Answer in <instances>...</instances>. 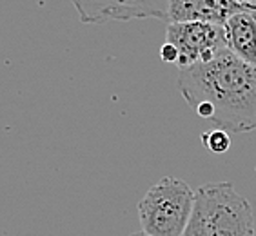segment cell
<instances>
[{"instance_id": "cell-1", "label": "cell", "mask_w": 256, "mask_h": 236, "mask_svg": "<svg viewBox=\"0 0 256 236\" xmlns=\"http://www.w3.org/2000/svg\"><path fill=\"white\" fill-rule=\"evenodd\" d=\"M178 88L189 108L218 129H256V68L227 48L209 62L180 69Z\"/></svg>"}, {"instance_id": "cell-2", "label": "cell", "mask_w": 256, "mask_h": 236, "mask_svg": "<svg viewBox=\"0 0 256 236\" xmlns=\"http://www.w3.org/2000/svg\"><path fill=\"white\" fill-rule=\"evenodd\" d=\"M182 236H256L251 204L229 182L204 184Z\"/></svg>"}, {"instance_id": "cell-3", "label": "cell", "mask_w": 256, "mask_h": 236, "mask_svg": "<svg viewBox=\"0 0 256 236\" xmlns=\"http://www.w3.org/2000/svg\"><path fill=\"white\" fill-rule=\"evenodd\" d=\"M194 191L188 182L164 176L138 202L142 232L149 236H182L189 224Z\"/></svg>"}, {"instance_id": "cell-4", "label": "cell", "mask_w": 256, "mask_h": 236, "mask_svg": "<svg viewBox=\"0 0 256 236\" xmlns=\"http://www.w3.org/2000/svg\"><path fill=\"white\" fill-rule=\"evenodd\" d=\"M166 40L178 51L180 69L209 62L227 48L224 26L204 22H172L168 26Z\"/></svg>"}, {"instance_id": "cell-5", "label": "cell", "mask_w": 256, "mask_h": 236, "mask_svg": "<svg viewBox=\"0 0 256 236\" xmlns=\"http://www.w3.org/2000/svg\"><path fill=\"white\" fill-rule=\"evenodd\" d=\"M84 24L109 20L168 18L169 0H69Z\"/></svg>"}, {"instance_id": "cell-6", "label": "cell", "mask_w": 256, "mask_h": 236, "mask_svg": "<svg viewBox=\"0 0 256 236\" xmlns=\"http://www.w3.org/2000/svg\"><path fill=\"white\" fill-rule=\"evenodd\" d=\"M251 11L234 0H169L168 22H204L224 26L231 16Z\"/></svg>"}, {"instance_id": "cell-7", "label": "cell", "mask_w": 256, "mask_h": 236, "mask_svg": "<svg viewBox=\"0 0 256 236\" xmlns=\"http://www.w3.org/2000/svg\"><path fill=\"white\" fill-rule=\"evenodd\" d=\"M227 50L256 68V11L231 16L224 24Z\"/></svg>"}, {"instance_id": "cell-8", "label": "cell", "mask_w": 256, "mask_h": 236, "mask_svg": "<svg viewBox=\"0 0 256 236\" xmlns=\"http://www.w3.org/2000/svg\"><path fill=\"white\" fill-rule=\"evenodd\" d=\"M202 142L214 154H224L231 148V136H229L227 131H222V129H212L209 133H204Z\"/></svg>"}, {"instance_id": "cell-9", "label": "cell", "mask_w": 256, "mask_h": 236, "mask_svg": "<svg viewBox=\"0 0 256 236\" xmlns=\"http://www.w3.org/2000/svg\"><path fill=\"white\" fill-rule=\"evenodd\" d=\"M160 58H162L164 62H169V64H172V62L176 64L178 51L174 50V48H172L171 44H168V42H166V44H164L162 48H160Z\"/></svg>"}, {"instance_id": "cell-10", "label": "cell", "mask_w": 256, "mask_h": 236, "mask_svg": "<svg viewBox=\"0 0 256 236\" xmlns=\"http://www.w3.org/2000/svg\"><path fill=\"white\" fill-rule=\"evenodd\" d=\"M236 4L244 6V8H247V10L251 11H256V0H234Z\"/></svg>"}, {"instance_id": "cell-11", "label": "cell", "mask_w": 256, "mask_h": 236, "mask_svg": "<svg viewBox=\"0 0 256 236\" xmlns=\"http://www.w3.org/2000/svg\"><path fill=\"white\" fill-rule=\"evenodd\" d=\"M129 236H149V234H146V232L140 231V232H133V234H129Z\"/></svg>"}]
</instances>
